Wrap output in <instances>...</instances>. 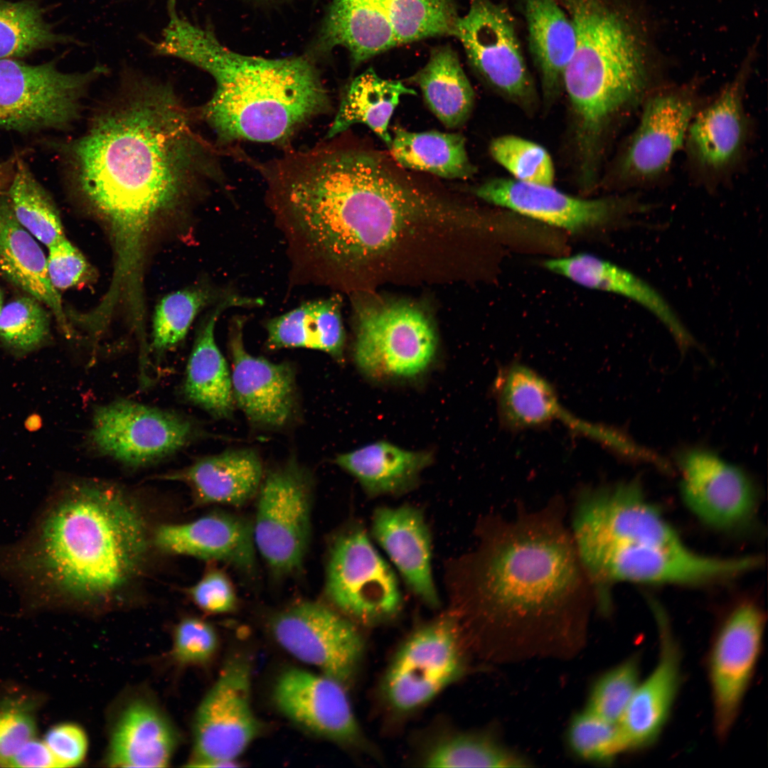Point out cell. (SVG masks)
Returning <instances> with one entry per match:
<instances>
[{
    "label": "cell",
    "mask_w": 768,
    "mask_h": 768,
    "mask_svg": "<svg viewBox=\"0 0 768 768\" xmlns=\"http://www.w3.org/2000/svg\"><path fill=\"white\" fill-rule=\"evenodd\" d=\"M193 119L170 85L129 75L85 133L62 148L74 190L110 228L117 286L142 282L155 221L220 176Z\"/></svg>",
    "instance_id": "6da1fadb"
},
{
    "label": "cell",
    "mask_w": 768,
    "mask_h": 768,
    "mask_svg": "<svg viewBox=\"0 0 768 768\" xmlns=\"http://www.w3.org/2000/svg\"><path fill=\"white\" fill-rule=\"evenodd\" d=\"M256 168L277 210L329 260L345 265L382 255L412 228L449 213L407 183L381 156L319 144Z\"/></svg>",
    "instance_id": "7a4b0ae2"
},
{
    "label": "cell",
    "mask_w": 768,
    "mask_h": 768,
    "mask_svg": "<svg viewBox=\"0 0 768 768\" xmlns=\"http://www.w3.org/2000/svg\"><path fill=\"white\" fill-rule=\"evenodd\" d=\"M147 540L143 513L124 489L74 480L51 496L0 565L33 606L103 602L137 577Z\"/></svg>",
    "instance_id": "3957f363"
},
{
    "label": "cell",
    "mask_w": 768,
    "mask_h": 768,
    "mask_svg": "<svg viewBox=\"0 0 768 768\" xmlns=\"http://www.w3.org/2000/svg\"><path fill=\"white\" fill-rule=\"evenodd\" d=\"M560 500L512 519L491 517L456 564L452 591L471 623L496 629H563L594 599Z\"/></svg>",
    "instance_id": "277c9868"
},
{
    "label": "cell",
    "mask_w": 768,
    "mask_h": 768,
    "mask_svg": "<svg viewBox=\"0 0 768 768\" xmlns=\"http://www.w3.org/2000/svg\"><path fill=\"white\" fill-rule=\"evenodd\" d=\"M572 538L594 599L608 611L618 583L695 586L750 572V556L699 553L680 538L636 480L580 489Z\"/></svg>",
    "instance_id": "5b68a950"
},
{
    "label": "cell",
    "mask_w": 768,
    "mask_h": 768,
    "mask_svg": "<svg viewBox=\"0 0 768 768\" xmlns=\"http://www.w3.org/2000/svg\"><path fill=\"white\" fill-rule=\"evenodd\" d=\"M164 50L169 57L203 69L215 80V92L200 114L223 143L284 144L303 125L331 110L328 92L306 58L242 55L188 19L171 28Z\"/></svg>",
    "instance_id": "8992f818"
},
{
    "label": "cell",
    "mask_w": 768,
    "mask_h": 768,
    "mask_svg": "<svg viewBox=\"0 0 768 768\" xmlns=\"http://www.w3.org/2000/svg\"><path fill=\"white\" fill-rule=\"evenodd\" d=\"M558 1L576 33L562 83L586 150L612 118L644 97L649 59L633 21L611 0Z\"/></svg>",
    "instance_id": "52a82bcc"
},
{
    "label": "cell",
    "mask_w": 768,
    "mask_h": 768,
    "mask_svg": "<svg viewBox=\"0 0 768 768\" xmlns=\"http://www.w3.org/2000/svg\"><path fill=\"white\" fill-rule=\"evenodd\" d=\"M458 18L453 0H332L321 41L345 48L359 65L399 46L454 36Z\"/></svg>",
    "instance_id": "ba28073f"
},
{
    "label": "cell",
    "mask_w": 768,
    "mask_h": 768,
    "mask_svg": "<svg viewBox=\"0 0 768 768\" xmlns=\"http://www.w3.org/2000/svg\"><path fill=\"white\" fill-rule=\"evenodd\" d=\"M325 593L335 609L357 625L385 624L403 609L394 570L358 523L341 532L331 545Z\"/></svg>",
    "instance_id": "9c48e42d"
},
{
    "label": "cell",
    "mask_w": 768,
    "mask_h": 768,
    "mask_svg": "<svg viewBox=\"0 0 768 768\" xmlns=\"http://www.w3.org/2000/svg\"><path fill=\"white\" fill-rule=\"evenodd\" d=\"M353 360L368 378H415L430 367L437 338L427 316L403 302L361 304L356 310Z\"/></svg>",
    "instance_id": "30bf717a"
},
{
    "label": "cell",
    "mask_w": 768,
    "mask_h": 768,
    "mask_svg": "<svg viewBox=\"0 0 768 768\" xmlns=\"http://www.w3.org/2000/svg\"><path fill=\"white\" fill-rule=\"evenodd\" d=\"M464 672L459 622L444 614L405 639L386 668L380 692L388 708L404 715L431 702Z\"/></svg>",
    "instance_id": "8fae6325"
},
{
    "label": "cell",
    "mask_w": 768,
    "mask_h": 768,
    "mask_svg": "<svg viewBox=\"0 0 768 768\" xmlns=\"http://www.w3.org/2000/svg\"><path fill=\"white\" fill-rule=\"evenodd\" d=\"M107 71L97 65L68 73L53 61L32 65L0 59V128L21 133L68 128L79 117L88 85Z\"/></svg>",
    "instance_id": "7c38bea8"
},
{
    "label": "cell",
    "mask_w": 768,
    "mask_h": 768,
    "mask_svg": "<svg viewBox=\"0 0 768 768\" xmlns=\"http://www.w3.org/2000/svg\"><path fill=\"white\" fill-rule=\"evenodd\" d=\"M312 479L294 459L268 472L258 490L255 547L279 575L300 568L311 536Z\"/></svg>",
    "instance_id": "4fadbf2b"
},
{
    "label": "cell",
    "mask_w": 768,
    "mask_h": 768,
    "mask_svg": "<svg viewBox=\"0 0 768 768\" xmlns=\"http://www.w3.org/2000/svg\"><path fill=\"white\" fill-rule=\"evenodd\" d=\"M250 666L229 660L201 701L193 723L192 767H233L260 725L251 705Z\"/></svg>",
    "instance_id": "5bb4252c"
},
{
    "label": "cell",
    "mask_w": 768,
    "mask_h": 768,
    "mask_svg": "<svg viewBox=\"0 0 768 768\" xmlns=\"http://www.w3.org/2000/svg\"><path fill=\"white\" fill-rule=\"evenodd\" d=\"M196 434L186 417L122 399L95 410L88 440L97 453L137 467L176 452Z\"/></svg>",
    "instance_id": "9a60e30c"
},
{
    "label": "cell",
    "mask_w": 768,
    "mask_h": 768,
    "mask_svg": "<svg viewBox=\"0 0 768 768\" xmlns=\"http://www.w3.org/2000/svg\"><path fill=\"white\" fill-rule=\"evenodd\" d=\"M273 635L299 661L343 684L355 674L365 644L358 625L336 609L304 602L273 617Z\"/></svg>",
    "instance_id": "2e32d148"
},
{
    "label": "cell",
    "mask_w": 768,
    "mask_h": 768,
    "mask_svg": "<svg viewBox=\"0 0 768 768\" xmlns=\"http://www.w3.org/2000/svg\"><path fill=\"white\" fill-rule=\"evenodd\" d=\"M765 617L754 603L737 606L712 644L708 671L718 737L726 738L738 715L762 649Z\"/></svg>",
    "instance_id": "e0dca14e"
},
{
    "label": "cell",
    "mask_w": 768,
    "mask_h": 768,
    "mask_svg": "<svg viewBox=\"0 0 768 768\" xmlns=\"http://www.w3.org/2000/svg\"><path fill=\"white\" fill-rule=\"evenodd\" d=\"M454 36L473 68L491 85L518 100L531 97L516 24L504 6L491 0H471L466 14L457 19Z\"/></svg>",
    "instance_id": "ac0fdd59"
},
{
    "label": "cell",
    "mask_w": 768,
    "mask_h": 768,
    "mask_svg": "<svg viewBox=\"0 0 768 768\" xmlns=\"http://www.w3.org/2000/svg\"><path fill=\"white\" fill-rule=\"evenodd\" d=\"M680 489L688 509L706 525L722 530L746 526L757 508V493L740 468L704 449L677 455Z\"/></svg>",
    "instance_id": "d6986e66"
},
{
    "label": "cell",
    "mask_w": 768,
    "mask_h": 768,
    "mask_svg": "<svg viewBox=\"0 0 768 768\" xmlns=\"http://www.w3.org/2000/svg\"><path fill=\"white\" fill-rule=\"evenodd\" d=\"M274 700L292 721L337 744L375 755L340 681L324 675L291 668L278 678Z\"/></svg>",
    "instance_id": "ffe728a7"
},
{
    "label": "cell",
    "mask_w": 768,
    "mask_h": 768,
    "mask_svg": "<svg viewBox=\"0 0 768 768\" xmlns=\"http://www.w3.org/2000/svg\"><path fill=\"white\" fill-rule=\"evenodd\" d=\"M242 321L231 325L229 347L235 405L255 425L267 429L284 427L296 407L294 371L287 363H273L250 354L242 341Z\"/></svg>",
    "instance_id": "44dd1931"
},
{
    "label": "cell",
    "mask_w": 768,
    "mask_h": 768,
    "mask_svg": "<svg viewBox=\"0 0 768 768\" xmlns=\"http://www.w3.org/2000/svg\"><path fill=\"white\" fill-rule=\"evenodd\" d=\"M473 193L489 203L573 233L603 225L629 206L619 200L579 198L553 186L515 178L491 179L474 188Z\"/></svg>",
    "instance_id": "7402d4cb"
},
{
    "label": "cell",
    "mask_w": 768,
    "mask_h": 768,
    "mask_svg": "<svg viewBox=\"0 0 768 768\" xmlns=\"http://www.w3.org/2000/svg\"><path fill=\"white\" fill-rule=\"evenodd\" d=\"M694 112L688 91H663L649 97L623 158L626 176L641 182L665 172L686 139Z\"/></svg>",
    "instance_id": "603a6c76"
},
{
    "label": "cell",
    "mask_w": 768,
    "mask_h": 768,
    "mask_svg": "<svg viewBox=\"0 0 768 768\" xmlns=\"http://www.w3.org/2000/svg\"><path fill=\"white\" fill-rule=\"evenodd\" d=\"M370 535L422 603L437 609L440 598L432 572V542L423 512L403 504L380 506L373 513Z\"/></svg>",
    "instance_id": "cb8c5ba5"
},
{
    "label": "cell",
    "mask_w": 768,
    "mask_h": 768,
    "mask_svg": "<svg viewBox=\"0 0 768 768\" xmlns=\"http://www.w3.org/2000/svg\"><path fill=\"white\" fill-rule=\"evenodd\" d=\"M660 653L649 676L638 684L618 725L625 750L643 749L658 737L679 688L681 656L664 612L653 603Z\"/></svg>",
    "instance_id": "d4e9b609"
},
{
    "label": "cell",
    "mask_w": 768,
    "mask_h": 768,
    "mask_svg": "<svg viewBox=\"0 0 768 768\" xmlns=\"http://www.w3.org/2000/svg\"><path fill=\"white\" fill-rule=\"evenodd\" d=\"M494 393L501 422L510 430L535 428L558 420L599 442L607 436V427L571 415L551 384L525 364L516 362L501 370Z\"/></svg>",
    "instance_id": "484cf974"
},
{
    "label": "cell",
    "mask_w": 768,
    "mask_h": 768,
    "mask_svg": "<svg viewBox=\"0 0 768 768\" xmlns=\"http://www.w3.org/2000/svg\"><path fill=\"white\" fill-rule=\"evenodd\" d=\"M154 543L162 551L206 560H218L244 570L255 565L252 525L228 513H213L156 530Z\"/></svg>",
    "instance_id": "4316f807"
},
{
    "label": "cell",
    "mask_w": 768,
    "mask_h": 768,
    "mask_svg": "<svg viewBox=\"0 0 768 768\" xmlns=\"http://www.w3.org/2000/svg\"><path fill=\"white\" fill-rule=\"evenodd\" d=\"M261 304L260 299L229 294L206 316L198 330L187 363L182 392L188 401L215 418L230 417L235 405L231 374L215 340V323L227 308Z\"/></svg>",
    "instance_id": "83f0119b"
},
{
    "label": "cell",
    "mask_w": 768,
    "mask_h": 768,
    "mask_svg": "<svg viewBox=\"0 0 768 768\" xmlns=\"http://www.w3.org/2000/svg\"><path fill=\"white\" fill-rule=\"evenodd\" d=\"M544 267L582 287L617 294L639 303L661 320L683 351L695 345L667 302L633 273L588 253L547 260Z\"/></svg>",
    "instance_id": "f1b7e54d"
},
{
    "label": "cell",
    "mask_w": 768,
    "mask_h": 768,
    "mask_svg": "<svg viewBox=\"0 0 768 768\" xmlns=\"http://www.w3.org/2000/svg\"><path fill=\"white\" fill-rule=\"evenodd\" d=\"M745 74H739L691 120L686 135L688 147L695 161L706 171L724 170L741 151L746 131Z\"/></svg>",
    "instance_id": "f546056e"
},
{
    "label": "cell",
    "mask_w": 768,
    "mask_h": 768,
    "mask_svg": "<svg viewBox=\"0 0 768 768\" xmlns=\"http://www.w3.org/2000/svg\"><path fill=\"white\" fill-rule=\"evenodd\" d=\"M262 474V462L257 453L242 449L203 457L161 478L186 484L199 504L238 506L257 494Z\"/></svg>",
    "instance_id": "4dcf8cb0"
},
{
    "label": "cell",
    "mask_w": 768,
    "mask_h": 768,
    "mask_svg": "<svg viewBox=\"0 0 768 768\" xmlns=\"http://www.w3.org/2000/svg\"><path fill=\"white\" fill-rule=\"evenodd\" d=\"M0 274L48 307L63 332L70 329L60 294L52 284L42 249L16 220L8 196L0 195Z\"/></svg>",
    "instance_id": "1f68e13d"
},
{
    "label": "cell",
    "mask_w": 768,
    "mask_h": 768,
    "mask_svg": "<svg viewBox=\"0 0 768 768\" xmlns=\"http://www.w3.org/2000/svg\"><path fill=\"white\" fill-rule=\"evenodd\" d=\"M176 745L175 732L164 715L148 702L134 700L114 727L107 762L116 767H164Z\"/></svg>",
    "instance_id": "d6a6232c"
},
{
    "label": "cell",
    "mask_w": 768,
    "mask_h": 768,
    "mask_svg": "<svg viewBox=\"0 0 768 768\" xmlns=\"http://www.w3.org/2000/svg\"><path fill=\"white\" fill-rule=\"evenodd\" d=\"M432 453L414 451L387 441L366 444L336 458L370 497L398 496L414 489L421 473L432 462Z\"/></svg>",
    "instance_id": "836d02e7"
},
{
    "label": "cell",
    "mask_w": 768,
    "mask_h": 768,
    "mask_svg": "<svg viewBox=\"0 0 768 768\" xmlns=\"http://www.w3.org/2000/svg\"><path fill=\"white\" fill-rule=\"evenodd\" d=\"M267 345L272 349L306 348L343 359L345 331L341 301L337 296L306 302L269 320Z\"/></svg>",
    "instance_id": "e575fe53"
},
{
    "label": "cell",
    "mask_w": 768,
    "mask_h": 768,
    "mask_svg": "<svg viewBox=\"0 0 768 768\" xmlns=\"http://www.w3.org/2000/svg\"><path fill=\"white\" fill-rule=\"evenodd\" d=\"M530 53L545 95L559 88L576 43L572 20L558 0H523Z\"/></svg>",
    "instance_id": "d590c367"
},
{
    "label": "cell",
    "mask_w": 768,
    "mask_h": 768,
    "mask_svg": "<svg viewBox=\"0 0 768 768\" xmlns=\"http://www.w3.org/2000/svg\"><path fill=\"white\" fill-rule=\"evenodd\" d=\"M416 95L401 81L383 79L372 68L355 78L341 98L326 139H331L356 124L368 126L389 148L390 118L401 96Z\"/></svg>",
    "instance_id": "8d00e7d4"
},
{
    "label": "cell",
    "mask_w": 768,
    "mask_h": 768,
    "mask_svg": "<svg viewBox=\"0 0 768 768\" xmlns=\"http://www.w3.org/2000/svg\"><path fill=\"white\" fill-rule=\"evenodd\" d=\"M409 80L420 88L428 108L446 127H459L469 117L474 92L449 46L432 48L427 63Z\"/></svg>",
    "instance_id": "74e56055"
},
{
    "label": "cell",
    "mask_w": 768,
    "mask_h": 768,
    "mask_svg": "<svg viewBox=\"0 0 768 768\" xmlns=\"http://www.w3.org/2000/svg\"><path fill=\"white\" fill-rule=\"evenodd\" d=\"M389 149L405 168L446 178L466 179L476 172L460 134L435 130L411 132L397 127Z\"/></svg>",
    "instance_id": "f35d334b"
},
{
    "label": "cell",
    "mask_w": 768,
    "mask_h": 768,
    "mask_svg": "<svg viewBox=\"0 0 768 768\" xmlns=\"http://www.w3.org/2000/svg\"><path fill=\"white\" fill-rule=\"evenodd\" d=\"M40 0H0V59L21 58L58 44H80L56 33L45 20Z\"/></svg>",
    "instance_id": "ab89813d"
},
{
    "label": "cell",
    "mask_w": 768,
    "mask_h": 768,
    "mask_svg": "<svg viewBox=\"0 0 768 768\" xmlns=\"http://www.w3.org/2000/svg\"><path fill=\"white\" fill-rule=\"evenodd\" d=\"M427 767H523L527 762L481 734L451 732L436 737L421 752Z\"/></svg>",
    "instance_id": "60d3db41"
},
{
    "label": "cell",
    "mask_w": 768,
    "mask_h": 768,
    "mask_svg": "<svg viewBox=\"0 0 768 768\" xmlns=\"http://www.w3.org/2000/svg\"><path fill=\"white\" fill-rule=\"evenodd\" d=\"M7 196L18 222L43 245L48 247L65 238L51 196L21 159L16 160Z\"/></svg>",
    "instance_id": "b9f144b4"
},
{
    "label": "cell",
    "mask_w": 768,
    "mask_h": 768,
    "mask_svg": "<svg viewBox=\"0 0 768 768\" xmlns=\"http://www.w3.org/2000/svg\"><path fill=\"white\" fill-rule=\"evenodd\" d=\"M218 296L205 287L172 292L157 304L153 318L151 347L161 353L176 346L185 338L199 311Z\"/></svg>",
    "instance_id": "7bdbcfd3"
},
{
    "label": "cell",
    "mask_w": 768,
    "mask_h": 768,
    "mask_svg": "<svg viewBox=\"0 0 768 768\" xmlns=\"http://www.w3.org/2000/svg\"><path fill=\"white\" fill-rule=\"evenodd\" d=\"M34 297H20L3 306L0 312V340L16 353L38 348L49 337L50 317Z\"/></svg>",
    "instance_id": "ee69618b"
},
{
    "label": "cell",
    "mask_w": 768,
    "mask_h": 768,
    "mask_svg": "<svg viewBox=\"0 0 768 768\" xmlns=\"http://www.w3.org/2000/svg\"><path fill=\"white\" fill-rule=\"evenodd\" d=\"M41 699L22 690L0 692V766L28 741L36 737L37 713Z\"/></svg>",
    "instance_id": "f6af8a7d"
},
{
    "label": "cell",
    "mask_w": 768,
    "mask_h": 768,
    "mask_svg": "<svg viewBox=\"0 0 768 768\" xmlns=\"http://www.w3.org/2000/svg\"><path fill=\"white\" fill-rule=\"evenodd\" d=\"M491 155L515 179L534 184L553 186L555 169L547 150L528 139L505 135L494 139Z\"/></svg>",
    "instance_id": "bcb514c9"
},
{
    "label": "cell",
    "mask_w": 768,
    "mask_h": 768,
    "mask_svg": "<svg viewBox=\"0 0 768 768\" xmlns=\"http://www.w3.org/2000/svg\"><path fill=\"white\" fill-rule=\"evenodd\" d=\"M567 740L577 757L590 762H608L625 751L618 724L586 708L571 720Z\"/></svg>",
    "instance_id": "7dc6e473"
},
{
    "label": "cell",
    "mask_w": 768,
    "mask_h": 768,
    "mask_svg": "<svg viewBox=\"0 0 768 768\" xmlns=\"http://www.w3.org/2000/svg\"><path fill=\"white\" fill-rule=\"evenodd\" d=\"M639 676L637 656L604 673L593 686L586 709L618 724L639 683Z\"/></svg>",
    "instance_id": "c3c4849f"
},
{
    "label": "cell",
    "mask_w": 768,
    "mask_h": 768,
    "mask_svg": "<svg viewBox=\"0 0 768 768\" xmlns=\"http://www.w3.org/2000/svg\"><path fill=\"white\" fill-rule=\"evenodd\" d=\"M218 644L216 632L210 624L186 617L175 628L171 655L181 665L203 664L214 655Z\"/></svg>",
    "instance_id": "681fc988"
},
{
    "label": "cell",
    "mask_w": 768,
    "mask_h": 768,
    "mask_svg": "<svg viewBox=\"0 0 768 768\" xmlns=\"http://www.w3.org/2000/svg\"><path fill=\"white\" fill-rule=\"evenodd\" d=\"M46 258L50 280L58 291L78 285L90 273L83 255L66 238L49 246Z\"/></svg>",
    "instance_id": "f907efd6"
},
{
    "label": "cell",
    "mask_w": 768,
    "mask_h": 768,
    "mask_svg": "<svg viewBox=\"0 0 768 768\" xmlns=\"http://www.w3.org/2000/svg\"><path fill=\"white\" fill-rule=\"evenodd\" d=\"M188 592L194 603L207 612H229L236 604V596L230 581L218 570L207 572L188 590Z\"/></svg>",
    "instance_id": "816d5d0a"
},
{
    "label": "cell",
    "mask_w": 768,
    "mask_h": 768,
    "mask_svg": "<svg viewBox=\"0 0 768 768\" xmlns=\"http://www.w3.org/2000/svg\"><path fill=\"white\" fill-rule=\"evenodd\" d=\"M43 742L59 767H75L81 763L87 750V739L83 730L73 723H60L50 727Z\"/></svg>",
    "instance_id": "f5cc1de1"
},
{
    "label": "cell",
    "mask_w": 768,
    "mask_h": 768,
    "mask_svg": "<svg viewBox=\"0 0 768 768\" xmlns=\"http://www.w3.org/2000/svg\"><path fill=\"white\" fill-rule=\"evenodd\" d=\"M9 767H59L43 740L34 737L11 759Z\"/></svg>",
    "instance_id": "db71d44e"
},
{
    "label": "cell",
    "mask_w": 768,
    "mask_h": 768,
    "mask_svg": "<svg viewBox=\"0 0 768 768\" xmlns=\"http://www.w3.org/2000/svg\"><path fill=\"white\" fill-rule=\"evenodd\" d=\"M17 159H11L0 163V195L7 193L12 182Z\"/></svg>",
    "instance_id": "11a10c76"
},
{
    "label": "cell",
    "mask_w": 768,
    "mask_h": 768,
    "mask_svg": "<svg viewBox=\"0 0 768 768\" xmlns=\"http://www.w3.org/2000/svg\"><path fill=\"white\" fill-rule=\"evenodd\" d=\"M2 307H3V304H2V296H1V292H0V312H1V309H2Z\"/></svg>",
    "instance_id": "9f6ffc18"
},
{
    "label": "cell",
    "mask_w": 768,
    "mask_h": 768,
    "mask_svg": "<svg viewBox=\"0 0 768 768\" xmlns=\"http://www.w3.org/2000/svg\"><path fill=\"white\" fill-rule=\"evenodd\" d=\"M79 321H80V322H81V320H80V319H79ZM81 324H82V322H81ZM88 331H89V330H88ZM89 332H90V333L91 334H92L93 336L97 335V334H93V333L90 332V331H89Z\"/></svg>",
    "instance_id": "6f0895ef"
}]
</instances>
